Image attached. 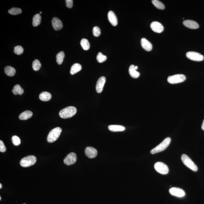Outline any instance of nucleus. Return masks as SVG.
I'll list each match as a JSON object with an SVG mask.
<instances>
[{"instance_id": "42", "label": "nucleus", "mask_w": 204, "mask_h": 204, "mask_svg": "<svg viewBox=\"0 0 204 204\" xmlns=\"http://www.w3.org/2000/svg\"></svg>"}, {"instance_id": "12", "label": "nucleus", "mask_w": 204, "mask_h": 204, "mask_svg": "<svg viewBox=\"0 0 204 204\" xmlns=\"http://www.w3.org/2000/svg\"><path fill=\"white\" fill-rule=\"evenodd\" d=\"M150 28L154 32L157 33H161L164 30L163 25L160 22L154 21L150 24Z\"/></svg>"}, {"instance_id": "17", "label": "nucleus", "mask_w": 204, "mask_h": 204, "mask_svg": "<svg viewBox=\"0 0 204 204\" xmlns=\"http://www.w3.org/2000/svg\"><path fill=\"white\" fill-rule=\"evenodd\" d=\"M141 43L143 49L145 50L149 51L152 50V46L151 43L146 39V38H143L141 39Z\"/></svg>"}, {"instance_id": "4", "label": "nucleus", "mask_w": 204, "mask_h": 204, "mask_svg": "<svg viewBox=\"0 0 204 204\" xmlns=\"http://www.w3.org/2000/svg\"><path fill=\"white\" fill-rule=\"evenodd\" d=\"M181 160L184 164L192 171L196 172L198 171V167H197V165L186 154H183L181 156Z\"/></svg>"}, {"instance_id": "16", "label": "nucleus", "mask_w": 204, "mask_h": 204, "mask_svg": "<svg viewBox=\"0 0 204 204\" xmlns=\"http://www.w3.org/2000/svg\"><path fill=\"white\" fill-rule=\"evenodd\" d=\"M108 19L111 24L116 26L118 25V19L114 13L112 11H109L108 13Z\"/></svg>"}, {"instance_id": "15", "label": "nucleus", "mask_w": 204, "mask_h": 204, "mask_svg": "<svg viewBox=\"0 0 204 204\" xmlns=\"http://www.w3.org/2000/svg\"><path fill=\"white\" fill-rule=\"evenodd\" d=\"M183 24L185 27L188 28L192 29H196L199 28L198 24L195 21L187 20H184L183 22Z\"/></svg>"}, {"instance_id": "26", "label": "nucleus", "mask_w": 204, "mask_h": 204, "mask_svg": "<svg viewBox=\"0 0 204 204\" xmlns=\"http://www.w3.org/2000/svg\"><path fill=\"white\" fill-rule=\"evenodd\" d=\"M82 47L85 50H88L90 48V44L89 41L86 39H83L80 42Z\"/></svg>"}, {"instance_id": "36", "label": "nucleus", "mask_w": 204, "mask_h": 204, "mask_svg": "<svg viewBox=\"0 0 204 204\" xmlns=\"http://www.w3.org/2000/svg\"><path fill=\"white\" fill-rule=\"evenodd\" d=\"M66 6L67 8L71 9L73 6V1L72 0H66Z\"/></svg>"}, {"instance_id": "6", "label": "nucleus", "mask_w": 204, "mask_h": 204, "mask_svg": "<svg viewBox=\"0 0 204 204\" xmlns=\"http://www.w3.org/2000/svg\"><path fill=\"white\" fill-rule=\"evenodd\" d=\"M186 79L185 75L183 74H176L169 76L168 78V83L172 84H175L182 83Z\"/></svg>"}, {"instance_id": "1", "label": "nucleus", "mask_w": 204, "mask_h": 204, "mask_svg": "<svg viewBox=\"0 0 204 204\" xmlns=\"http://www.w3.org/2000/svg\"><path fill=\"white\" fill-rule=\"evenodd\" d=\"M76 107L69 106L61 110L59 112V115L62 118H71L76 114Z\"/></svg>"}, {"instance_id": "31", "label": "nucleus", "mask_w": 204, "mask_h": 204, "mask_svg": "<svg viewBox=\"0 0 204 204\" xmlns=\"http://www.w3.org/2000/svg\"><path fill=\"white\" fill-rule=\"evenodd\" d=\"M96 59L99 63H102L107 60V57L106 56L103 55L102 53L99 52L98 54Z\"/></svg>"}, {"instance_id": "37", "label": "nucleus", "mask_w": 204, "mask_h": 204, "mask_svg": "<svg viewBox=\"0 0 204 204\" xmlns=\"http://www.w3.org/2000/svg\"><path fill=\"white\" fill-rule=\"evenodd\" d=\"M202 130H203V131H204V120H203V123H202Z\"/></svg>"}, {"instance_id": "3", "label": "nucleus", "mask_w": 204, "mask_h": 204, "mask_svg": "<svg viewBox=\"0 0 204 204\" xmlns=\"http://www.w3.org/2000/svg\"><path fill=\"white\" fill-rule=\"evenodd\" d=\"M62 130L61 128L57 127L53 129L49 132L47 137V141L48 142L52 143L54 142L60 136Z\"/></svg>"}, {"instance_id": "33", "label": "nucleus", "mask_w": 204, "mask_h": 204, "mask_svg": "<svg viewBox=\"0 0 204 204\" xmlns=\"http://www.w3.org/2000/svg\"><path fill=\"white\" fill-rule=\"evenodd\" d=\"M14 52L17 55H20L23 53V48L21 46H16L14 47Z\"/></svg>"}, {"instance_id": "41", "label": "nucleus", "mask_w": 204, "mask_h": 204, "mask_svg": "<svg viewBox=\"0 0 204 204\" xmlns=\"http://www.w3.org/2000/svg\"><path fill=\"white\" fill-rule=\"evenodd\" d=\"M1 200V197H0V200Z\"/></svg>"}, {"instance_id": "29", "label": "nucleus", "mask_w": 204, "mask_h": 204, "mask_svg": "<svg viewBox=\"0 0 204 204\" xmlns=\"http://www.w3.org/2000/svg\"><path fill=\"white\" fill-rule=\"evenodd\" d=\"M41 67V63L38 59H35L33 61V64H32V67L34 70L35 71H38L40 70Z\"/></svg>"}, {"instance_id": "32", "label": "nucleus", "mask_w": 204, "mask_h": 204, "mask_svg": "<svg viewBox=\"0 0 204 204\" xmlns=\"http://www.w3.org/2000/svg\"><path fill=\"white\" fill-rule=\"evenodd\" d=\"M12 140L13 144L14 145L17 146L20 145L21 143L20 139L18 136L16 135L13 136Z\"/></svg>"}, {"instance_id": "34", "label": "nucleus", "mask_w": 204, "mask_h": 204, "mask_svg": "<svg viewBox=\"0 0 204 204\" xmlns=\"http://www.w3.org/2000/svg\"><path fill=\"white\" fill-rule=\"evenodd\" d=\"M93 34L94 36L96 37L100 36L101 32L100 28L98 27H95L93 29Z\"/></svg>"}, {"instance_id": "23", "label": "nucleus", "mask_w": 204, "mask_h": 204, "mask_svg": "<svg viewBox=\"0 0 204 204\" xmlns=\"http://www.w3.org/2000/svg\"><path fill=\"white\" fill-rule=\"evenodd\" d=\"M4 72L7 76L11 77L14 76L16 73L15 69L10 66L6 67L4 69Z\"/></svg>"}, {"instance_id": "19", "label": "nucleus", "mask_w": 204, "mask_h": 204, "mask_svg": "<svg viewBox=\"0 0 204 204\" xmlns=\"http://www.w3.org/2000/svg\"><path fill=\"white\" fill-rule=\"evenodd\" d=\"M39 98L40 100L43 102H48L50 100L51 95L50 93L44 91L39 95Z\"/></svg>"}, {"instance_id": "2", "label": "nucleus", "mask_w": 204, "mask_h": 204, "mask_svg": "<svg viewBox=\"0 0 204 204\" xmlns=\"http://www.w3.org/2000/svg\"><path fill=\"white\" fill-rule=\"evenodd\" d=\"M171 141V139L168 137L165 139L162 142L156 147L154 148L150 151V153L152 154L159 153L163 151L166 149L169 146Z\"/></svg>"}, {"instance_id": "25", "label": "nucleus", "mask_w": 204, "mask_h": 204, "mask_svg": "<svg viewBox=\"0 0 204 204\" xmlns=\"http://www.w3.org/2000/svg\"><path fill=\"white\" fill-rule=\"evenodd\" d=\"M41 17L39 14H37L34 16L33 19V25L34 27L38 26L41 24Z\"/></svg>"}, {"instance_id": "39", "label": "nucleus", "mask_w": 204, "mask_h": 204, "mask_svg": "<svg viewBox=\"0 0 204 204\" xmlns=\"http://www.w3.org/2000/svg\"><path fill=\"white\" fill-rule=\"evenodd\" d=\"M2 188V185L1 184H0V189H1Z\"/></svg>"}, {"instance_id": "40", "label": "nucleus", "mask_w": 204, "mask_h": 204, "mask_svg": "<svg viewBox=\"0 0 204 204\" xmlns=\"http://www.w3.org/2000/svg\"><path fill=\"white\" fill-rule=\"evenodd\" d=\"M42 12H40V14H42Z\"/></svg>"}, {"instance_id": "14", "label": "nucleus", "mask_w": 204, "mask_h": 204, "mask_svg": "<svg viewBox=\"0 0 204 204\" xmlns=\"http://www.w3.org/2000/svg\"><path fill=\"white\" fill-rule=\"evenodd\" d=\"M51 23L53 28L56 31H58L61 29L63 27V24L61 21L57 17H54L53 18Z\"/></svg>"}, {"instance_id": "9", "label": "nucleus", "mask_w": 204, "mask_h": 204, "mask_svg": "<svg viewBox=\"0 0 204 204\" xmlns=\"http://www.w3.org/2000/svg\"><path fill=\"white\" fill-rule=\"evenodd\" d=\"M77 161V156L76 154L72 152L66 157L64 160V164L66 165L70 166L74 164Z\"/></svg>"}, {"instance_id": "24", "label": "nucleus", "mask_w": 204, "mask_h": 204, "mask_svg": "<svg viewBox=\"0 0 204 204\" xmlns=\"http://www.w3.org/2000/svg\"><path fill=\"white\" fill-rule=\"evenodd\" d=\"M12 92L13 94L15 95H22L23 94L24 91L20 85L17 84L14 87L13 89L12 90Z\"/></svg>"}, {"instance_id": "38", "label": "nucleus", "mask_w": 204, "mask_h": 204, "mask_svg": "<svg viewBox=\"0 0 204 204\" xmlns=\"http://www.w3.org/2000/svg\"><path fill=\"white\" fill-rule=\"evenodd\" d=\"M138 68V66H135V69L136 70Z\"/></svg>"}, {"instance_id": "11", "label": "nucleus", "mask_w": 204, "mask_h": 204, "mask_svg": "<svg viewBox=\"0 0 204 204\" xmlns=\"http://www.w3.org/2000/svg\"><path fill=\"white\" fill-rule=\"evenodd\" d=\"M85 154L88 158H93L97 156L98 151L94 147H88L85 149Z\"/></svg>"}, {"instance_id": "35", "label": "nucleus", "mask_w": 204, "mask_h": 204, "mask_svg": "<svg viewBox=\"0 0 204 204\" xmlns=\"http://www.w3.org/2000/svg\"><path fill=\"white\" fill-rule=\"evenodd\" d=\"M6 151V147L4 142L2 140L0 141V151L2 152H4Z\"/></svg>"}, {"instance_id": "13", "label": "nucleus", "mask_w": 204, "mask_h": 204, "mask_svg": "<svg viewBox=\"0 0 204 204\" xmlns=\"http://www.w3.org/2000/svg\"><path fill=\"white\" fill-rule=\"evenodd\" d=\"M106 81V79L105 77L104 76L100 77L98 80L96 86V90L97 93H100L102 92Z\"/></svg>"}, {"instance_id": "28", "label": "nucleus", "mask_w": 204, "mask_h": 204, "mask_svg": "<svg viewBox=\"0 0 204 204\" xmlns=\"http://www.w3.org/2000/svg\"><path fill=\"white\" fill-rule=\"evenodd\" d=\"M152 4L157 9H165V6L161 2L158 0H153L152 1Z\"/></svg>"}, {"instance_id": "10", "label": "nucleus", "mask_w": 204, "mask_h": 204, "mask_svg": "<svg viewBox=\"0 0 204 204\" xmlns=\"http://www.w3.org/2000/svg\"><path fill=\"white\" fill-rule=\"evenodd\" d=\"M169 192L172 195L177 197H182L185 195V193L184 190L179 188H171L169 189Z\"/></svg>"}, {"instance_id": "5", "label": "nucleus", "mask_w": 204, "mask_h": 204, "mask_svg": "<svg viewBox=\"0 0 204 204\" xmlns=\"http://www.w3.org/2000/svg\"><path fill=\"white\" fill-rule=\"evenodd\" d=\"M37 159L36 157L33 155H29L24 157L21 160L20 165L21 166L27 168L35 164L36 163Z\"/></svg>"}, {"instance_id": "20", "label": "nucleus", "mask_w": 204, "mask_h": 204, "mask_svg": "<svg viewBox=\"0 0 204 204\" xmlns=\"http://www.w3.org/2000/svg\"><path fill=\"white\" fill-rule=\"evenodd\" d=\"M135 66L134 65H131L130 66L128 70L130 75L132 77L134 78H139L140 75V74L135 69Z\"/></svg>"}, {"instance_id": "21", "label": "nucleus", "mask_w": 204, "mask_h": 204, "mask_svg": "<svg viewBox=\"0 0 204 204\" xmlns=\"http://www.w3.org/2000/svg\"><path fill=\"white\" fill-rule=\"evenodd\" d=\"M108 128L110 131L112 132H121L124 131L125 128L120 125H111L108 127Z\"/></svg>"}, {"instance_id": "8", "label": "nucleus", "mask_w": 204, "mask_h": 204, "mask_svg": "<svg viewBox=\"0 0 204 204\" xmlns=\"http://www.w3.org/2000/svg\"><path fill=\"white\" fill-rule=\"evenodd\" d=\"M186 56L189 59L195 61H202L204 59V57L202 54L194 51H189L187 52L186 53Z\"/></svg>"}, {"instance_id": "27", "label": "nucleus", "mask_w": 204, "mask_h": 204, "mask_svg": "<svg viewBox=\"0 0 204 204\" xmlns=\"http://www.w3.org/2000/svg\"><path fill=\"white\" fill-rule=\"evenodd\" d=\"M64 57H65V54L63 51H61L57 54L56 56V59L57 62L59 65H61L63 62Z\"/></svg>"}, {"instance_id": "18", "label": "nucleus", "mask_w": 204, "mask_h": 204, "mask_svg": "<svg viewBox=\"0 0 204 204\" xmlns=\"http://www.w3.org/2000/svg\"><path fill=\"white\" fill-rule=\"evenodd\" d=\"M33 115V113L30 110H26L22 112L19 116V119L22 120H27L31 118Z\"/></svg>"}, {"instance_id": "7", "label": "nucleus", "mask_w": 204, "mask_h": 204, "mask_svg": "<svg viewBox=\"0 0 204 204\" xmlns=\"http://www.w3.org/2000/svg\"><path fill=\"white\" fill-rule=\"evenodd\" d=\"M154 168L157 172L163 175L168 174L169 171L168 166L165 163L161 162L155 163Z\"/></svg>"}, {"instance_id": "22", "label": "nucleus", "mask_w": 204, "mask_h": 204, "mask_svg": "<svg viewBox=\"0 0 204 204\" xmlns=\"http://www.w3.org/2000/svg\"><path fill=\"white\" fill-rule=\"evenodd\" d=\"M81 69V65L79 64L75 63L71 67L70 73L71 75H74L80 72Z\"/></svg>"}, {"instance_id": "30", "label": "nucleus", "mask_w": 204, "mask_h": 204, "mask_svg": "<svg viewBox=\"0 0 204 204\" xmlns=\"http://www.w3.org/2000/svg\"><path fill=\"white\" fill-rule=\"evenodd\" d=\"M9 13L13 15H16L21 13V9L18 8H13L9 10Z\"/></svg>"}]
</instances>
